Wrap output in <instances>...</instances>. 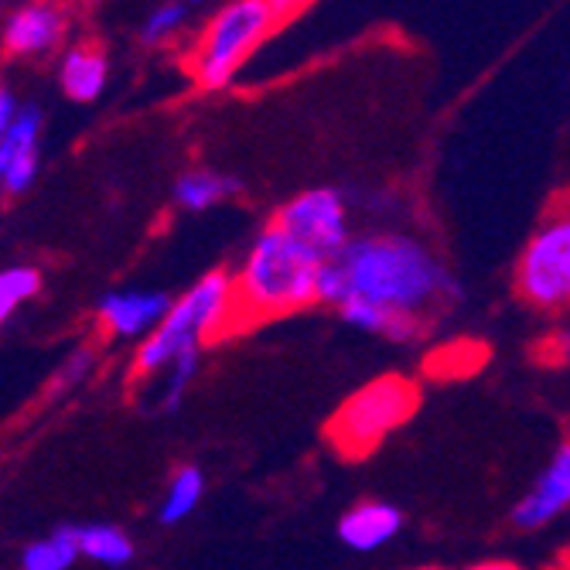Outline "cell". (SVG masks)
Here are the masks:
<instances>
[{"label":"cell","instance_id":"11","mask_svg":"<svg viewBox=\"0 0 570 570\" xmlns=\"http://www.w3.org/2000/svg\"><path fill=\"white\" fill-rule=\"evenodd\" d=\"M563 512H570V441H563L547 469L537 475L530 492L515 502L512 509V527L520 530H543L553 520H560Z\"/></svg>","mask_w":570,"mask_h":570},{"label":"cell","instance_id":"10","mask_svg":"<svg viewBox=\"0 0 570 570\" xmlns=\"http://www.w3.org/2000/svg\"><path fill=\"white\" fill-rule=\"evenodd\" d=\"M41 130L45 114L35 102H24L11 127L0 130V188L8 198L24 195L41 171Z\"/></svg>","mask_w":570,"mask_h":570},{"label":"cell","instance_id":"9","mask_svg":"<svg viewBox=\"0 0 570 570\" xmlns=\"http://www.w3.org/2000/svg\"><path fill=\"white\" fill-rule=\"evenodd\" d=\"M171 304L165 291H110L96 304V325L117 342H144L161 328Z\"/></svg>","mask_w":570,"mask_h":570},{"label":"cell","instance_id":"4","mask_svg":"<svg viewBox=\"0 0 570 570\" xmlns=\"http://www.w3.org/2000/svg\"><path fill=\"white\" fill-rule=\"evenodd\" d=\"M297 14L284 0H229L202 24L185 66L198 89H226L277 28Z\"/></svg>","mask_w":570,"mask_h":570},{"label":"cell","instance_id":"1","mask_svg":"<svg viewBox=\"0 0 570 570\" xmlns=\"http://www.w3.org/2000/svg\"><path fill=\"white\" fill-rule=\"evenodd\" d=\"M318 297L335 311L348 301H366L428 322L438 304L461 297V284L417 236L362 233L338 261L325 264Z\"/></svg>","mask_w":570,"mask_h":570},{"label":"cell","instance_id":"12","mask_svg":"<svg viewBox=\"0 0 570 570\" xmlns=\"http://www.w3.org/2000/svg\"><path fill=\"white\" fill-rule=\"evenodd\" d=\"M59 86L72 102H96L110 82V56L99 41H72L59 56Z\"/></svg>","mask_w":570,"mask_h":570},{"label":"cell","instance_id":"24","mask_svg":"<svg viewBox=\"0 0 570 570\" xmlns=\"http://www.w3.org/2000/svg\"><path fill=\"white\" fill-rule=\"evenodd\" d=\"M21 107H24V102L11 92V86L0 89V130L14 124V117L21 114Z\"/></svg>","mask_w":570,"mask_h":570},{"label":"cell","instance_id":"7","mask_svg":"<svg viewBox=\"0 0 570 570\" xmlns=\"http://www.w3.org/2000/svg\"><path fill=\"white\" fill-rule=\"evenodd\" d=\"M274 226H281L291 239H297L311 253H318L325 264L338 261L355 239L348 205L335 188H307L294 195L277 209Z\"/></svg>","mask_w":570,"mask_h":570},{"label":"cell","instance_id":"15","mask_svg":"<svg viewBox=\"0 0 570 570\" xmlns=\"http://www.w3.org/2000/svg\"><path fill=\"white\" fill-rule=\"evenodd\" d=\"M239 178L233 175H223V171H213V168H191L185 175H178L175 181V202L181 205L185 213H205L213 209V205L239 195Z\"/></svg>","mask_w":570,"mask_h":570},{"label":"cell","instance_id":"6","mask_svg":"<svg viewBox=\"0 0 570 570\" xmlns=\"http://www.w3.org/2000/svg\"><path fill=\"white\" fill-rule=\"evenodd\" d=\"M515 294L543 315L570 311V198L550 205L515 264Z\"/></svg>","mask_w":570,"mask_h":570},{"label":"cell","instance_id":"20","mask_svg":"<svg viewBox=\"0 0 570 570\" xmlns=\"http://www.w3.org/2000/svg\"><path fill=\"white\" fill-rule=\"evenodd\" d=\"M191 24V4H158L140 24L144 48H165Z\"/></svg>","mask_w":570,"mask_h":570},{"label":"cell","instance_id":"22","mask_svg":"<svg viewBox=\"0 0 570 570\" xmlns=\"http://www.w3.org/2000/svg\"><path fill=\"white\" fill-rule=\"evenodd\" d=\"M96 370V348H76L62 366L56 370V376L48 380V396H66L72 393L76 386H82Z\"/></svg>","mask_w":570,"mask_h":570},{"label":"cell","instance_id":"5","mask_svg":"<svg viewBox=\"0 0 570 570\" xmlns=\"http://www.w3.org/2000/svg\"><path fill=\"white\" fill-rule=\"evenodd\" d=\"M417 403L421 393L406 376H380L355 390L335 410V417L325 428V438L342 458H366L413 417Z\"/></svg>","mask_w":570,"mask_h":570},{"label":"cell","instance_id":"18","mask_svg":"<svg viewBox=\"0 0 570 570\" xmlns=\"http://www.w3.org/2000/svg\"><path fill=\"white\" fill-rule=\"evenodd\" d=\"M79 550L86 560L99 563V567H110V570H120L134 560L137 547L130 540L127 530L114 527V523H89V527H79Z\"/></svg>","mask_w":570,"mask_h":570},{"label":"cell","instance_id":"21","mask_svg":"<svg viewBox=\"0 0 570 570\" xmlns=\"http://www.w3.org/2000/svg\"><path fill=\"white\" fill-rule=\"evenodd\" d=\"M41 294V274L35 267H8L0 274V322H11L14 311Z\"/></svg>","mask_w":570,"mask_h":570},{"label":"cell","instance_id":"26","mask_svg":"<svg viewBox=\"0 0 570 570\" xmlns=\"http://www.w3.org/2000/svg\"><path fill=\"white\" fill-rule=\"evenodd\" d=\"M417 570H444V567H417Z\"/></svg>","mask_w":570,"mask_h":570},{"label":"cell","instance_id":"14","mask_svg":"<svg viewBox=\"0 0 570 570\" xmlns=\"http://www.w3.org/2000/svg\"><path fill=\"white\" fill-rule=\"evenodd\" d=\"M338 315L348 328H358L366 335H380L386 342H396V345H410L424 338L428 332V322L424 318H413V315H400V311H386V307H376V304H366V301H348L338 307Z\"/></svg>","mask_w":570,"mask_h":570},{"label":"cell","instance_id":"13","mask_svg":"<svg viewBox=\"0 0 570 570\" xmlns=\"http://www.w3.org/2000/svg\"><path fill=\"white\" fill-rule=\"evenodd\" d=\"M403 530V512L393 502H358L338 520V540L355 553H376Z\"/></svg>","mask_w":570,"mask_h":570},{"label":"cell","instance_id":"3","mask_svg":"<svg viewBox=\"0 0 570 570\" xmlns=\"http://www.w3.org/2000/svg\"><path fill=\"white\" fill-rule=\"evenodd\" d=\"M236 328V281L229 271L198 277L168 311V318L134 352V380L144 383L165 373L171 362L202 352L205 342Z\"/></svg>","mask_w":570,"mask_h":570},{"label":"cell","instance_id":"16","mask_svg":"<svg viewBox=\"0 0 570 570\" xmlns=\"http://www.w3.org/2000/svg\"><path fill=\"white\" fill-rule=\"evenodd\" d=\"M198 362H202V352H191L178 362H171V366L158 376H150L140 383V406L147 410H158V413H175L198 373Z\"/></svg>","mask_w":570,"mask_h":570},{"label":"cell","instance_id":"19","mask_svg":"<svg viewBox=\"0 0 570 570\" xmlns=\"http://www.w3.org/2000/svg\"><path fill=\"white\" fill-rule=\"evenodd\" d=\"M202 495H205V475L195 469V464H181V469L171 475L168 492H165V499H161L158 523H161V527H178V523H185L188 515L198 509Z\"/></svg>","mask_w":570,"mask_h":570},{"label":"cell","instance_id":"23","mask_svg":"<svg viewBox=\"0 0 570 570\" xmlns=\"http://www.w3.org/2000/svg\"><path fill=\"white\" fill-rule=\"evenodd\" d=\"M540 358L550 366H570V318L557 322L540 342Z\"/></svg>","mask_w":570,"mask_h":570},{"label":"cell","instance_id":"2","mask_svg":"<svg viewBox=\"0 0 570 570\" xmlns=\"http://www.w3.org/2000/svg\"><path fill=\"white\" fill-rule=\"evenodd\" d=\"M325 261L311 253L297 239H291L281 226L261 229L243 256L236 281V328L287 318L294 311L322 304Z\"/></svg>","mask_w":570,"mask_h":570},{"label":"cell","instance_id":"25","mask_svg":"<svg viewBox=\"0 0 570 570\" xmlns=\"http://www.w3.org/2000/svg\"><path fill=\"white\" fill-rule=\"evenodd\" d=\"M469 570H523V567L512 560H482V563H472Z\"/></svg>","mask_w":570,"mask_h":570},{"label":"cell","instance_id":"8","mask_svg":"<svg viewBox=\"0 0 570 570\" xmlns=\"http://www.w3.org/2000/svg\"><path fill=\"white\" fill-rule=\"evenodd\" d=\"M69 28L72 18L62 4H45V0H31V4H18L4 14V56L21 62H48L62 56L69 48Z\"/></svg>","mask_w":570,"mask_h":570},{"label":"cell","instance_id":"17","mask_svg":"<svg viewBox=\"0 0 570 570\" xmlns=\"http://www.w3.org/2000/svg\"><path fill=\"white\" fill-rule=\"evenodd\" d=\"M79 557H82L79 527H59V530H51L48 537L31 540L18 553V567L21 570H72Z\"/></svg>","mask_w":570,"mask_h":570}]
</instances>
